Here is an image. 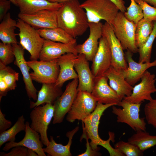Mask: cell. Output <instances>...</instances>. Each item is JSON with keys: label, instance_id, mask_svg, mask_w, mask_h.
<instances>
[{"label": "cell", "instance_id": "1", "mask_svg": "<svg viewBox=\"0 0 156 156\" xmlns=\"http://www.w3.org/2000/svg\"><path fill=\"white\" fill-rule=\"evenodd\" d=\"M78 0L63 3L57 10L58 26L74 38L83 34L89 27L87 15Z\"/></svg>", "mask_w": 156, "mask_h": 156}, {"label": "cell", "instance_id": "2", "mask_svg": "<svg viewBox=\"0 0 156 156\" xmlns=\"http://www.w3.org/2000/svg\"><path fill=\"white\" fill-rule=\"evenodd\" d=\"M80 6L86 10L89 23H98L104 20L112 25L119 10L109 0H87Z\"/></svg>", "mask_w": 156, "mask_h": 156}, {"label": "cell", "instance_id": "3", "mask_svg": "<svg viewBox=\"0 0 156 156\" xmlns=\"http://www.w3.org/2000/svg\"><path fill=\"white\" fill-rule=\"evenodd\" d=\"M114 34L120 42L123 50L133 53H138V48L135 41L136 25L128 20L124 13L119 12L112 25Z\"/></svg>", "mask_w": 156, "mask_h": 156}, {"label": "cell", "instance_id": "4", "mask_svg": "<svg viewBox=\"0 0 156 156\" xmlns=\"http://www.w3.org/2000/svg\"><path fill=\"white\" fill-rule=\"evenodd\" d=\"M141 104L130 103L123 99L118 105L122 108L113 106L112 112L116 115L118 122L126 123L135 131L139 130L146 131L145 118H140L139 115Z\"/></svg>", "mask_w": 156, "mask_h": 156}, {"label": "cell", "instance_id": "5", "mask_svg": "<svg viewBox=\"0 0 156 156\" xmlns=\"http://www.w3.org/2000/svg\"><path fill=\"white\" fill-rule=\"evenodd\" d=\"M16 27L19 31L20 44L30 55V60H37L43 46L44 39L35 29L23 20L18 18Z\"/></svg>", "mask_w": 156, "mask_h": 156}, {"label": "cell", "instance_id": "6", "mask_svg": "<svg viewBox=\"0 0 156 156\" xmlns=\"http://www.w3.org/2000/svg\"><path fill=\"white\" fill-rule=\"evenodd\" d=\"M54 107L53 104L47 103L34 108L30 113L31 128L40 134V140L43 145L49 144L47 135L48 126L53 118Z\"/></svg>", "mask_w": 156, "mask_h": 156}, {"label": "cell", "instance_id": "7", "mask_svg": "<svg viewBox=\"0 0 156 156\" xmlns=\"http://www.w3.org/2000/svg\"><path fill=\"white\" fill-rule=\"evenodd\" d=\"M26 62L33 70L30 73L32 80L42 84L55 83L60 70L57 59L49 61L30 60Z\"/></svg>", "mask_w": 156, "mask_h": 156}, {"label": "cell", "instance_id": "8", "mask_svg": "<svg viewBox=\"0 0 156 156\" xmlns=\"http://www.w3.org/2000/svg\"><path fill=\"white\" fill-rule=\"evenodd\" d=\"M97 101L91 93L78 91L71 109L67 113V120L73 122L75 120L83 121L94 110Z\"/></svg>", "mask_w": 156, "mask_h": 156}, {"label": "cell", "instance_id": "9", "mask_svg": "<svg viewBox=\"0 0 156 156\" xmlns=\"http://www.w3.org/2000/svg\"><path fill=\"white\" fill-rule=\"evenodd\" d=\"M78 78L73 79L67 85L64 92L54 102L53 124L62 123L70 110L78 92Z\"/></svg>", "mask_w": 156, "mask_h": 156}, {"label": "cell", "instance_id": "10", "mask_svg": "<svg viewBox=\"0 0 156 156\" xmlns=\"http://www.w3.org/2000/svg\"><path fill=\"white\" fill-rule=\"evenodd\" d=\"M102 36L107 39L112 54L111 66L118 71L127 69L128 64L122 45L116 37L112 25L107 22L103 25Z\"/></svg>", "mask_w": 156, "mask_h": 156}, {"label": "cell", "instance_id": "11", "mask_svg": "<svg viewBox=\"0 0 156 156\" xmlns=\"http://www.w3.org/2000/svg\"><path fill=\"white\" fill-rule=\"evenodd\" d=\"M155 78V75L147 70L141 77V81L133 87L131 94L123 99L135 103H142L145 100L151 101L153 99L151 94L156 92Z\"/></svg>", "mask_w": 156, "mask_h": 156}, {"label": "cell", "instance_id": "12", "mask_svg": "<svg viewBox=\"0 0 156 156\" xmlns=\"http://www.w3.org/2000/svg\"><path fill=\"white\" fill-rule=\"evenodd\" d=\"M58 10H44L31 14L19 12L18 16L36 29L58 27Z\"/></svg>", "mask_w": 156, "mask_h": 156}, {"label": "cell", "instance_id": "13", "mask_svg": "<svg viewBox=\"0 0 156 156\" xmlns=\"http://www.w3.org/2000/svg\"><path fill=\"white\" fill-rule=\"evenodd\" d=\"M112 54L107 39L102 36L99 40L97 51L94 57L91 70L94 77L104 75L111 66Z\"/></svg>", "mask_w": 156, "mask_h": 156}, {"label": "cell", "instance_id": "14", "mask_svg": "<svg viewBox=\"0 0 156 156\" xmlns=\"http://www.w3.org/2000/svg\"><path fill=\"white\" fill-rule=\"evenodd\" d=\"M103 24L101 22L89 23V36L82 44L76 45L78 54H83L88 61H92L97 51L99 39L102 36Z\"/></svg>", "mask_w": 156, "mask_h": 156}, {"label": "cell", "instance_id": "15", "mask_svg": "<svg viewBox=\"0 0 156 156\" xmlns=\"http://www.w3.org/2000/svg\"><path fill=\"white\" fill-rule=\"evenodd\" d=\"M108 80L104 75L95 77L91 94L98 103L118 105L121 100L116 92L108 85Z\"/></svg>", "mask_w": 156, "mask_h": 156}, {"label": "cell", "instance_id": "16", "mask_svg": "<svg viewBox=\"0 0 156 156\" xmlns=\"http://www.w3.org/2000/svg\"><path fill=\"white\" fill-rule=\"evenodd\" d=\"M15 57L14 64L19 68L23 75L25 88L28 97L36 101L37 91L34 86L29 71L30 68L27 63L24 57V50L20 44H12Z\"/></svg>", "mask_w": 156, "mask_h": 156}, {"label": "cell", "instance_id": "17", "mask_svg": "<svg viewBox=\"0 0 156 156\" xmlns=\"http://www.w3.org/2000/svg\"><path fill=\"white\" fill-rule=\"evenodd\" d=\"M25 134L23 139L18 142H9L6 143L3 150L7 151L17 146H22L35 151L38 156H46L43 150V144L39 133L32 129L28 121L25 122Z\"/></svg>", "mask_w": 156, "mask_h": 156}, {"label": "cell", "instance_id": "18", "mask_svg": "<svg viewBox=\"0 0 156 156\" xmlns=\"http://www.w3.org/2000/svg\"><path fill=\"white\" fill-rule=\"evenodd\" d=\"M88 61L84 55L79 54L75 60L74 67L79 80L78 91H85L91 93L95 77L90 68Z\"/></svg>", "mask_w": 156, "mask_h": 156}, {"label": "cell", "instance_id": "19", "mask_svg": "<svg viewBox=\"0 0 156 156\" xmlns=\"http://www.w3.org/2000/svg\"><path fill=\"white\" fill-rule=\"evenodd\" d=\"M76 45L57 42L44 39L39 54L40 60L51 61L68 53L78 55V53L75 49Z\"/></svg>", "mask_w": 156, "mask_h": 156}, {"label": "cell", "instance_id": "20", "mask_svg": "<svg viewBox=\"0 0 156 156\" xmlns=\"http://www.w3.org/2000/svg\"><path fill=\"white\" fill-rule=\"evenodd\" d=\"M125 53L128 67L127 70H123V73L126 80L133 86L141 80L148 68L156 66V58L152 62L138 63L133 59L132 52L127 50Z\"/></svg>", "mask_w": 156, "mask_h": 156}, {"label": "cell", "instance_id": "21", "mask_svg": "<svg viewBox=\"0 0 156 156\" xmlns=\"http://www.w3.org/2000/svg\"><path fill=\"white\" fill-rule=\"evenodd\" d=\"M104 75L107 77L110 86L121 101L125 97L131 94L133 87L126 80L123 70H117L111 66Z\"/></svg>", "mask_w": 156, "mask_h": 156}, {"label": "cell", "instance_id": "22", "mask_svg": "<svg viewBox=\"0 0 156 156\" xmlns=\"http://www.w3.org/2000/svg\"><path fill=\"white\" fill-rule=\"evenodd\" d=\"M78 55L71 53H65L57 59L60 67L57 79L55 83L56 86L62 87L66 81L78 78V75L75 69V60Z\"/></svg>", "mask_w": 156, "mask_h": 156}, {"label": "cell", "instance_id": "23", "mask_svg": "<svg viewBox=\"0 0 156 156\" xmlns=\"http://www.w3.org/2000/svg\"><path fill=\"white\" fill-rule=\"evenodd\" d=\"M99 125H97L88 128L83 127V133L85 135L91 140L90 145L92 148L94 150H99L98 145H100L106 149L111 156H124V155L119 152L111 145L110 141H114V134L109 132V138L108 140H104L101 139L99 134L98 128Z\"/></svg>", "mask_w": 156, "mask_h": 156}, {"label": "cell", "instance_id": "24", "mask_svg": "<svg viewBox=\"0 0 156 156\" xmlns=\"http://www.w3.org/2000/svg\"><path fill=\"white\" fill-rule=\"evenodd\" d=\"M19 13L31 14L44 10H58L63 3H52L47 0H16Z\"/></svg>", "mask_w": 156, "mask_h": 156}, {"label": "cell", "instance_id": "25", "mask_svg": "<svg viewBox=\"0 0 156 156\" xmlns=\"http://www.w3.org/2000/svg\"><path fill=\"white\" fill-rule=\"evenodd\" d=\"M63 93L62 87L56 86L55 83H42L37 100L35 102L30 101L29 107L32 109L47 103L53 104Z\"/></svg>", "mask_w": 156, "mask_h": 156}, {"label": "cell", "instance_id": "26", "mask_svg": "<svg viewBox=\"0 0 156 156\" xmlns=\"http://www.w3.org/2000/svg\"><path fill=\"white\" fill-rule=\"evenodd\" d=\"M79 129V127L77 126L72 131L67 133L66 136L69 138V140L68 144L66 145L56 143L53 137L51 136L49 144L46 148H43L44 152L51 156H72L70 149L72 140L74 135Z\"/></svg>", "mask_w": 156, "mask_h": 156}, {"label": "cell", "instance_id": "27", "mask_svg": "<svg viewBox=\"0 0 156 156\" xmlns=\"http://www.w3.org/2000/svg\"><path fill=\"white\" fill-rule=\"evenodd\" d=\"M17 21L12 19L10 12H8L0 24V39L5 44H17V34L15 33Z\"/></svg>", "mask_w": 156, "mask_h": 156}, {"label": "cell", "instance_id": "28", "mask_svg": "<svg viewBox=\"0 0 156 156\" xmlns=\"http://www.w3.org/2000/svg\"><path fill=\"white\" fill-rule=\"evenodd\" d=\"M37 31L40 36L44 39L65 44H76V39L60 27L40 29Z\"/></svg>", "mask_w": 156, "mask_h": 156}, {"label": "cell", "instance_id": "29", "mask_svg": "<svg viewBox=\"0 0 156 156\" xmlns=\"http://www.w3.org/2000/svg\"><path fill=\"white\" fill-rule=\"evenodd\" d=\"M128 139V142L143 152L156 145V135H150L146 131H136Z\"/></svg>", "mask_w": 156, "mask_h": 156}, {"label": "cell", "instance_id": "30", "mask_svg": "<svg viewBox=\"0 0 156 156\" xmlns=\"http://www.w3.org/2000/svg\"><path fill=\"white\" fill-rule=\"evenodd\" d=\"M154 27V21L144 18L137 23L135 33L136 45L139 48L146 42L151 33Z\"/></svg>", "mask_w": 156, "mask_h": 156}, {"label": "cell", "instance_id": "31", "mask_svg": "<svg viewBox=\"0 0 156 156\" xmlns=\"http://www.w3.org/2000/svg\"><path fill=\"white\" fill-rule=\"evenodd\" d=\"M25 119L23 115L18 118L12 127L0 133V147L7 142H15L16 135L21 131L25 130Z\"/></svg>", "mask_w": 156, "mask_h": 156}, {"label": "cell", "instance_id": "32", "mask_svg": "<svg viewBox=\"0 0 156 156\" xmlns=\"http://www.w3.org/2000/svg\"><path fill=\"white\" fill-rule=\"evenodd\" d=\"M114 104H103L97 102L96 107L93 112L82 121L83 127L88 128L99 125L100 120L104 111L108 108Z\"/></svg>", "mask_w": 156, "mask_h": 156}, {"label": "cell", "instance_id": "33", "mask_svg": "<svg viewBox=\"0 0 156 156\" xmlns=\"http://www.w3.org/2000/svg\"><path fill=\"white\" fill-rule=\"evenodd\" d=\"M156 37V20L154 21V27L152 31L145 43L138 48V53L139 57L138 62H151V53L153 44Z\"/></svg>", "mask_w": 156, "mask_h": 156}, {"label": "cell", "instance_id": "34", "mask_svg": "<svg viewBox=\"0 0 156 156\" xmlns=\"http://www.w3.org/2000/svg\"><path fill=\"white\" fill-rule=\"evenodd\" d=\"M0 78L5 81L9 91L14 90L17 86L16 82L18 80L19 73L0 62Z\"/></svg>", "mask_w": 156, "mask_h": 156}, {"label": "cell", "instance_id": "35", "mask_svg": "<svg viewBox=\"0 0 156 156\" xmlns=\"http://www.w3.org/2000/svg\"><path fill=\"white\" fill-rule=\"evenodd\" d=\"M129 6L126 8L127 12L124 15L129 21H132L136 25L143 18V11L141 7L134 1L131 0Z\"/></svg>", "mask_w": 156, "mask_h": 156}, {"label": "cell", "instance_id": "36", "mask_svg": "<svg viewBox=\"0 0 156 156\" xmlns=\"http://www.w3.org/2000/svg\"><path fill=\"white\" fill-rule=\"evenodd\" d=\"M114 148L124 156H142L144 155L143 152L128 142L119 141L115 145Z\"/></svg>", "mask_w": 156, "mask_h": 156}, {"label": "cell", "instance_id": "37", "mask_svg": "<svg viewBox=\"0 0 156 156\" xmlns=\"http://www.w3.org/2000/svg\"><path fill=\"white\" fill-rule=\"evenodd\" d=\"M15 59L12 44L0 43V62L5 66L12 63Z\"/></svg>", "mask_w": 156, "mask_h": 156}, {"label": "cell", "instance_id": "38", "mask_svg": "<svg viewBox=\"0 0 156 156\" xmlns=\"http://www.w3.org/2000/svg\"><path fill=\"white\" fill-rule=\"evenodd\" d=\"M144 112L147 123L156 128V99H152L146 103Z\"/></svg>", "mask_w": 156, "mask_h": 156}, {"label": "cell", "instance_id": "39", "mask_svg": "<svg viewBox=\"0 0 156 156\" xmlns=\"http://www.w3.org/2000/svg\"><path fill=\"white\" fill-rule=\"evenodd\" d=\"M142 8L143 18L150 21L156 20V8L140 0H134Z\"/></svg>", "mask_w": 156, "mask_h": 156}, {"label": "cell", "instance_id": "40", "mask_svg": "<svg viewBox=\"0 0 156 156\" xmlns=\"http://www.w3.org/2000/svg\"><path fill=\"white\" fill-rule=\"evenodd\" d=\"M28 148L22 146H17L12 148L8 153L0 152V156H28Z\"/></svg>", "mask_w": 156, "mask_h": 156}, {"label": "cell", "instance_id": "41", "mask_svg": "<svg viewBox=\"0 0 156 156\" xmlns=\"http://www.w3.org/2000/svg\"><path fill=\"white\" fill-rule=\"evenodd\" d=\"M83 139H85L86 140V150L84 153L79 154L78 156H95L101 155V153L98 152V150H94L92 148L88 141L89 138L85 135L82 134L80 138L81 141Z\"/></svg>", "mask_w": 156, "mask_h": 156}, {"label": "cell", "instance_id": "42", "mask_svg": "<svg viewBox=\"0 0 156 156\" xmlns=\"http://www.w3.org/2000/svg\"><path fill=\"white\" fill-rule=\"evenodd\" d=\"M11 3L9 0H0V22L2 20L10 9Z\"/></svg>", "mask_w": 156, "mask_h": 156}, {"label": "cell", "instance_id": "43", "mask_svg": "<svg viewBox=\"0 0 156 156\" xmlns=\"http://www.w3.org/2000/svg\"><path fill=\"white\" fill-rule=\"evenodd\" d=\"M5 116L0 108V133L9 129L12 125L11 121L5 118Z\"/></svg>", "mask_w": 156, "mask_h": 156}, {"label": "cell", "instance_id": "44", "mask_svg": "<svg viewBox=\"0 0 156 156\" xmlns=\"http://www.w3.org/2000/svg\"><path fill=\"white\" fill-rule=\"evenodd\" d=\"M114 3L118 7L119 10L123 13L126 12L127 9L125 6V2L123 0H109Z\"/></svg>", "mask_w": 156, "mask_h": 156}, {"label": "cell", "instance_id": "45", "mask_svg": "<svg viewBox=\"0 0 156 156\" xmlns=\"http://www.w3.org/2000/svg\"><path fill=\"white\" fill-rule=\"evenodd\" d=\"M148 4L153 5L154 7L156 8V0H140Z\"/></svg>", "mask_w": 156, "mask_h": 156}, {"label": "cell", "instance_id": "46", "mask_svg": "<svg viewBox=\"0 0 156 156\" xmlns=\"http://www.w3.org/2000/svg\"><path fill=\"white\" fill-rule=\"evenodd\" d=\"M28 156H38V154L34 151L28 148Z\"/></svg>", "mask_w": 156, "mask_h": 156}, {"label": "cell", "instance_id": "47", "mask_svg": "<svg viewBox=\"0 0 156 156\" xmlns=\"http://www.w3.org/2000/svg\"><path fill=\"white\" fill-rule=\"evenodd\" d=\"M50 2L59 3H63L70 0H47Z\"/></svg>", "mask_w": 156, "mask_h": 156}, {"label": "cell", "instance_id": "48", "mask_svg": "<svg viewBox=\"0 0 156 156\" xmlns=\"http://www.w3.org/2000/svg\"><path fill=\"white\" fill-rule=\"evenodd\" d=\"M10 1L11 3H13L16 6H17V4L16 3V0H9Z\"/></svg>", "mask_w": 156, "mask_h": 156}, {"label": "cell", "instance_id": "49", "mask_svg": "<svg viewBox=\"0 0 156 156\" xmlns=\"http://www.w3.org/2000/svg\"><path fill=\"white\" fill-rule=\"evenodd\" d=\"M155 79H156V78H155Z\"/></svg>", "mask_w": 156, "mask_h": 156}]
</instances>
